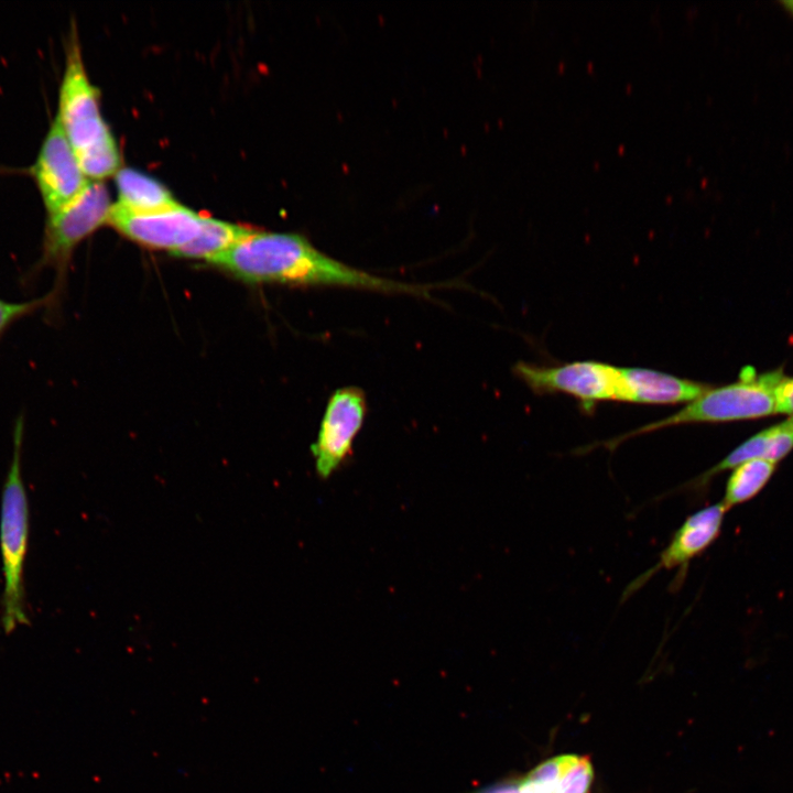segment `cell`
Returning <instances> with one entry per match:
<instances>
[{
    "label": "cell",
    "instance_id": "obj_2",
    "mask_svg": "<svg viewBox=\"0 0 793 793\" xmlns=\"http://www.w3.org/2000/svg\"><path fill=\"white\" fill-rule=\"evenodd\" d=\"M56 117L90 181L118 172L119 150L101 116L98 90L87 75L76 33L67 43Z\"/></svg>",
    "mask_w": 793,
    "mask_h": 793
},
{
    "label": "cell",
    "instance_id": "obj_6",
    "mask_svg": "<svg viewBox=\"0 0 793 793\" xmlns=\"http://www.w3.org/2000/svg\"><path fill=\"white\" fill-rule=\"evenodd\" d=\"M513 372L534 393H565L585 406L598 401H627L628 391L621 368L599 361H574L558 366H539L519 361Z\"/></svg>",
    "mask_w": 793,
    "mask_h": 793
},
{
    "label": "cell",
    "instance_id": "obj_7",
    "mask_svg": "<svg viewBox=\"0 0 793 793\" xmlns=\"http://www.w3.org/2000/svg\"><path fill=\"white\" fill-rule=\"evenodd\" d=\"M46 215L61 209L89 183L55 116L30 166Z\"/></svg>",
    "mask_w": 793,
    "mask_h": 793
},
{
    "label": "cell",
    "instance_id": "obj_15",
    "mask_svg": "<svg viewBox=\"0 0 793 793\" xmlns=\"http://www.w3.org/2000/svg\"><path fill=\"white\" fill-rule=\"evenodd\" d=\"M579 758L575 754H564L541 763L519 783L514 793H554Z\"/></svg>",
    "mask_w": 793,
    "mask_h": 793
},
{
    "label": "cell",
    "instance_id": "obj_14",
    "mask_svg": "<svg viewBox=\"0 0 793 793\" xmlns=\"http://www.w3.org/2000/svg\"><path fill=\"white\" fill-rule=\"evenodd\" d=\"M776 465L768 459L756 458L737 466L731 470L720 502L729 510L752 499L769 482Z\"/></svg>",
    "mask_w": 793,
    "mask_h": 793
},
{
    "label": "cell",
    "instance_id": "obj_19",
    "mask_svg": "<svg viewBox=\"0 0 793 793\" xmlns=\"http://www.w3.org/2000/svg\"><path fill=\"white\" fill-rule=\"evenodd\" d=\"M780 4L783 6V8L789 11L793 15V0L791 1H780Z\"/></svg>",
    "mask_w": 793,
    "mask_h": 793
},
{
    "label": "cell",
    "instance_id": "obj_1",
    "mask_svg": "<svg viewBox=\"0 0 793 793\" xmlns=\"http://www.w3.org/2000/svg\"><path fill=\"white\" fill-rule=\"evenodd\" d=\"M214 264L250 283L326 285L428 296L431 285L377 276L319 251L293 232L252 230Z\"/></svg>",
    "mask_w": 793,
    "mask_h": 793
},
{
    "label": "cell",
    "instance_id": "obj_13",
    "mask_svg": "<svg viewBox=\"0 0 793 793\" xmlns=\"http://www.w3.org/2000/svg\"><path fill=\"white\" fill-rule=\"evenodd\" d=\"M252 230V228L246 226L204 216L198 235L172 254L187 259L205 260L214 264Z\"/></svg>",
    "mask_w": 793,
    "mask_h": 793
},
{
    "label": "cell",
    "instance_id": "obj_8",
    "mask_svg": "<svg viewBox=\"0 0 793 793\" xmlns=\"http://www.w3.org/2000/svg\"><path fill=\"white\" fill-rule=\"evenodd\" d=\"M366 413V395L359 388H340L330 395L312 445L318 476L328 478L351 454Z\"/></svg>",
    "mask_w": 793,
    "mask_h": 793
},
{
    "label": "cell",
    "instance_id": "obj_12",
    "mask_svg": "<svg viewBox=\"0 0 793 793\" xmlns=\"http://www.w3.org/2000/svg\"><path fill=\"white\" fill-rule=\"evenodd\" d=\"M116 184L119 194L117 204L132 211H154L178 204L163 184L134 169L118 170Z\"/></svg>",
    "mask_w": 793,
    "mask_h": 793
},
{
    "label": "cell",
    "instance_id": "obj_9",
    "mask_svg": "<svg viewBox=\"0 0 793 793\" xmlns=\"http://www.w3.org/2000/svg\"><path fill=\"white\" fill-rule=\"evenodd\" d=\"M203 219L204 215L181 204L137 213L116 203L110 208L108 222L140 245L174 253L198 235Z\"/></svg>",
    "mask_w": 793,
    "mask_h": 793
},
{
    "label": "cell",
    "instance_id": "obj_16",
    "mask_svg": "<svg viewBox=\"0 0 793 793\" xmlns=\"http://www.w3.org/2000/svg\"><path fill=\"white\" fill-rule=\"evenodd\" d=\"M47 294L26 302H11L0 298V339L18 321L32 315L44 306L47 307Z\"/></svg>",
    "mask_w": 793,
    "mask_h": 793
},
{
    "label": "cell",
    "instance_id": "obj_11",
    "mask_svg": "<svg viewBox=\"0 0 793 793\" xmlns=\"http://www.w3.org/2000/svg\"><path fill=\"white\" fill-rule=\"evenodd\" d=\"M628 391V402L644 404H675L692 402L710 385L678 378L648 368H621Z\"/></svg>",
    "mask_w": 793,
    "mask_h": 793
},
{
    "label": "cell",
    "instance_id": "obj_3",
    "mask_svg": "<svg viewBox=\"0 0 793 793\" xmlns=\"http://www.w3.org/2000/svg\"><path fill=\"white\" fill-rule=\"evenodd\" d=\"M783 376L782 369L758 373L748 367L742 369L736 382L710 387L676 413L607 439L600 446L612 450L638 435L683 424L728 423L772 416L778 414L775 392Z\"/></svg>",
    "mask_w": 793,
    "mask_h": 793
},
{
    "label": "cell",
    "instance_id": "obj_4",
    "mask_svg": "<svg viewBox=\"0 0 793 793\" xmlns=\"http://www.w3.org/2000/svg\"><path fill=\"white\" fill-rule=\"evenodd\" d=\"M23 430V416H19L13 428L12 459L1 498L0 548L4 582L1 624L7 634L19 626L29 624L23 588L30 522L28 495L21 470Z\"/></svg>",
    "mask_w": 793,
    "mask_h": 793
},
{
    "label": "cell",
    "instance_id": "obj_18",
    "mask_svg": "<svg viewBox=\"0 0 793 793\" xmlns=\"http://www.w3.org/2000/svg\"><path fill=\"white\" fill-rule=\"evenodd\" d=\"M778 414L793 419V377L783 376L776 388Z\"/></svg>",
    "mask_w": 793,
    "mask_h": 793
},
{
    "label": "cell",
    "instance_id": "obj_10",
    "mask_svg": "<svg viewBox=\"0 0 793 793\" xmlns=\"http://www.w3.org/2000/svg\"><path fill=\"white\" fill-rule=\"evenodd\" d=\"M727 511L719 502L688 515L674 532L658 561L626 587L622 600L643 587L660 571L676 568L678 573L675 584L678 586L680 577L685 575L692 560L705 552L719 536Z\"/></svg>",
    "mask_w": 793,
    "mask_h": 793
},
{
    "label": "cell",
    "instance_id": "obj_5",
    "mask_svg": "<svg viewBox=\"0 0 793 793\" xmlns=\"http://www.w3.org/2000/svg\"><path fill=\"white\" fill-rule=\"evenodd\" d=\"M111 206L106 185L101 181H89L68 204L46 215L41 254L33 272L52 269L55 273L53 290L47 293V309L53 312L59 304L75 249L108 222Z\"/></svg>",
    "mask_w": 793,
    "mask_h": 793
},
{
    "label": "cell",
    "instance_id": "obj_17",
    "mask_svg": "<svg viewBox=\"0 0 793 793\" xmlns=\"http://www.w3.org/2000/svg\"><path fill=\"white\" fill-rule=\"evenodd\" d=\"M594 772L587 758H579L577 763L567 772L554 793H588Z\"/></svg>",
    "mask_w": 793,
    "mask_h": 793
}]
</instances>
